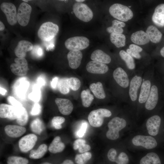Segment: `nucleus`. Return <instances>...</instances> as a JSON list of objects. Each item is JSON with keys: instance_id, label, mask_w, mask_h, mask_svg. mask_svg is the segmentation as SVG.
I'll return each instance as SVG.
<instances>
[{"instance_id": "obj_45", "label": "nucleus", "mask_w": 164, "mask_h": 164, "mask_svg": "<svg viewBox=\"0 0 164 164\" xmlns=\"http://www.w3.org/2000/svg\"><path fill=\"white\" fill-rule=\"evenodd\" d=\"M65 121V118L63 117L55 116L52 120V125L56 129H59L62 128L61 124Z\"/></svg>"}, {"instance_id": "obj_13", "label": "nucleus", "mask_w": 164, "mask_h": 164, "mask_svg": "<svg viewBox=\"0 0 164 164\" xmlns=\"http://www.w3.org/2000/svg\"><path fill=\"white\" fill-rule=\"evenodd\" d=\"M159 97V90L158 84L152 83L150 94L145 104V108L148 111L155 109L158 104Z\"/></svg>"}, {"instance_id": "obj_1", "label": "nucleus", "mask_w": 164, "mask_h": 164, "mask_svg": "<svg viewBox=\"0 0 164 164\" xmlns=\"http://www.w3.org/2000/svg\"><path fill=\"white\" fill-rule=\"evenodd\" d=\"M127 125V122L123 118L115 117L108 123V130L106 133L107 137L111 140H115L119 137V132L125 128Z\"/></svg>"}, {"instance_id": "obj_49", "label": "nucleus", "mask_w": 164, "mask_h": 164, "mask_svg": "<svg viewBox=\"0 0 164 164\" xmlns=\"http://www.w3.org/2000/svg\"><path fill=\"white\" fill-rule=\"evenodd\" d=\"M7 99L9 102L12 106L18 108H21L23 107L22 104L13 97L9 96Z\"/></svg>"}, {"instance_id": "obj_56", "label": "nucleus", "mask_w": 164, "mask_h": 164, "mask_svg": "<svg viewBox=\"0 0 164 164\" xmlns=\"http://www.w3.org/2000/svg\"><path fill=\"white\" fill-rule=\"evenodd\" d=\"M5 28V26L3 22L1 21H0V30L2 31Z\"/></svg>"}, {"instance_id": "obj_37", "label": "nucleus", "mask_w": 164, "mask_h": 164, "mask_svg": "<svg viewBox=\"0 0 164 164\" xmlns=\"http://www.w3.org/2000/svg\"><path fill=\"white\" fill-rule=\"evenodd\" d=\"M81 98L83 106L86 108L89 107L94 99V96L88 89L84 90L81 93Z\"/></svg>"}, {"instance_id": "obj_59", "label": "nucleus", "mask_w": 164, "mask_h": 164, "mask_svg": "<svg viewBox=\"0 0 164 164\" xmlns=\"http://www.w3.org/2000/svg\"><path fill=\"white\" fill-rule=\"evenodd\" d=\"M40 164H52L48 162H44L42 163H41Z\"/></svg>"}, {"instance_id": "obj_4", "label": "nucleus", "mask_w": 164, "mask_h": 164, "mask_svg": "<svg viewBox=\"0 0 164 164\" xmlns=\"http://www.w3.org/2000/svg\"><path fill=\"white\" fill-rule=\"evenodd\" d=\"M111 112L105 108H99L91 111L89 114L88 119L91 125L94 127H99L103 124L104 118L109 117Z\"/></svg>"}, {"instance_id": "obj_25", "label": "nucleus", "mask_w": 164, "mask_h": 164, "mask_svg": "<svg viewBox=\"0 0 164 164\" xmlns=\"http://www.w3.org/2000/svg\"><path fill=\"white\" fill-rule=\"evenodd\" d=\"M131 39L133 43L138 45H144L150 41L147 34L142 30L133 33L131 36Z\"/></svg>"}, {"instance_id": "obj_36", "label": "nucleus", "mask_w": 164, "mask_h": 164, "mask_svg": "<svg viewBox=\"0 0 164 164\" xmlns=\"http://www.w3.org/2000/svg\"><path fill=\"white\" fill-rule=\"evenodd\" d=\"M119 55L121 59L125 62L127 67L130 70L135 67V63L133 57L124 50H121Z\"/></svg>"}, {"instance_id": "obj_5", "label": "nucleus", "mask_w": 164, "mask_h": 164, "mask_svg": "<svg viewBox=\"0 0 164 164\" xmlns=\"http://www.w3.org/2000/svg\"><path fill=\"white\" fill-rule=\"evenodd\" d=\"M66 47L70 51L80 50L86 48L89 45V40L86 37L76 36L70 38L65 42Z\"/></svg>"}, {"instance_id": "obj_19", "label": "nucleus", "mask_w": 164, "mask_h": 164, "mask_svg": "<svg viewBox=\"0 0 164 164\" xmlns=\"http://www.w3.org/2000/svg\"><path fill=\"white\" fill-rule=\"evenodd\" d=\"M86 69L89 73L98 74H104L109 70L108 66L106 64L94 61H90L88 63Z\"/></svg>"}, {"instance_id": "obj_31", "label": "nucleus", "mask_w": 164, "mask_h": 164, "mask_svg": "<svg viewBox=\"0 0 164 164\" xmlns=\"http://www.w3.org/2000/svg\"><path fill=\"white\" fill-rule=\"evenodd\" d=\"M89 88L97 98L102 99L105 98L106 94L101 82H98L96 83H92L90 85Z\"/></svg>"}, {"instance_id": "obj_40", "label": "nucleus", "mask_w": 164, "mask_h": 164, "mask_svg": "<svg viewBox=\"0 0 164 164\" xmlns=\"http://www.w3.org/2000/svg\"><path fill=\"white\" fill-rule=\"evenodd\" d=\"M57 86L59 90L64 94H68L70 91V87L67 81V78H62L58 81Z\"/></svg>"}, {"instance_id": "obj_10", "label": "nucleus", "mask_w": 164, "mask_h": 164, "mask_svg": "<svg viewBox=\"0 0 164 164\" xmlns=\"http://www.w3.org/2000/svg\"><path fill=\"white\" fill-rule=\"evenodd\" d=\"M143 81L142 76L135 74L130 81L128 87V95L130 101L133 102L138 101V92Z\"/></svg>"}, {"instance_id": "obj_55", "label": "nucleus", "mask_w": 164, "mask_h": 164, "mask_svg": "<svg viewBox=\"0 0 164 164\" xmlns=\"http://www.w3.org/2000/svg\"><path fill=\"white\" fill-rule=\"evenodd\" d=\"M0 94L2 95H5L7 92V91L1 87H0Z\"/></svg>"}, {"instance_id": "obj_28", "label": "nucleus", "mask_w": 164, "mask_h": 164, "mask_svg": "<svg viewBox=\"0 0 164 164\" xmlns=\"http://www.w3.org/2000/svg\"><path fill=\"white\" fill-rule=\"evenodd\" d=\"M146 33L152 42L157 43L159 42L162 37V34L155 26L150 25L148 27Z\"/></svg>"}, {"instance_id": "obj_57", "label": "nucleus", "mask_w": 164, "mask_h": 164, "mask_svg": "<svg viewBox=\"0 0 164 164\" xmlns=\"http://www.w3.org/2000/svg\"><path fill=\"white\" fill-rule=\"evenodd\" d=\"M160 53L161 55L164 57V46L161 49L160 51Z\"/></svg>"}, {"instance_id": "obj_7", "label": "nucleus", "mask_w": 164, "mask_h": 164, "mask_svg": "<svg viewBox=\"0 0 164 164\" xmlns=\"http://www.w3.org/2000/svg\"><path fill=\"white\" fill-rule=\"evenodd\" d=\"M25 108H18L5 104L0 105V117L10 120L16 119L23 112Z\"/></svg>"}, {"instance_id": "obj_24", "label": "nucleus", "mask_w": 164, "mask_h": 164, "mask_svg": "<svg viewBox=\"0 0 164 164\" xmlns=\"http://www.w3.org/2000/svg\"><path fill=\"white\" fill-rule=\"evenodd\" d=\"M152 20L157 26H164V4H160L155 8Z\"/></svg>"}, {"instance_id": "obj_8", "label": "nucleus", "mask_w": 164, "mask_h": 164, "mask_svg": "<svg viewBox=\"0 0 164 164\" xmlns=\"http://www.w3.org/2000/svg\"><path fill=\"white\" fill-rule=\"evenodd\" d=\"M132 142L134 145L141 146L147 149L155 148L158 145L156 140L150 136L136 135L133 138Z\"/></svg>"}, {"instance_id": "obj_46", "label": "nucleus", "mask_w": 164, "mask_h": 164, "mask_svg": "<svg viewBox=\"0 0 164 164\" xmlns=\"http://www.w3.org/2000/svg\"><path fill=\"white\" fill-rule=\"evenodd\" d=\"M28 119L27 111L25 108L22 113L16 119L17 123L21 126L25 125L27 123Z\"/></svg>"}, {"instance_id": "obj_2", "label": "nucleus", "mask_w": 164, "mask_h": 164, "mask_svg": "<svg viewBox=\"0 0 164 164\" xmlns=\"http://www.w3.org/2000/svg\"><path fill=\"white\" fill-rule=\"evenodd\" d=\"M109 12L114 18L122 22H127L133 16V13L128 6L119 3L113 4L109 8Z\"/></svg>"}, {"instance_id": "obj_58", "label": "nucleus", "mask_w": 164, "mask_h": 164, "mask_svg": "<svg viewBox=\"0 0 164 164\" xmlns=\"http://www.w3.org/2000/svg\"><path fill=\"white\" fill-rule=\"evenodd\" d=\"M78 3H81L85 1L84 0H76Z\"/></svg>"}, {"instance_id": "obj_9", "label": "nucleus", "mask_w": 164, "mask_h": 164, "mask_svg": "<svg viewBox=\"0 0 164 164\" xmlns=\"http://www.w3.org/2000/svg\"><path fill=\"white\" fill-rule=\"evenodd\" d=\"M162 120L160 116L155 114L147 120L146 125L149 134L152 136L158 135L161 131Z\"/></svg>"}, {"instance_id": "obj_20", "label": "nucleus", "mask_w": 164, "mask_h": 164, "mask_svg": "<svg viewBox=\"0 0 164 164\" xmlns=\"http://www.w3.org/2000/svg\"><path fill=\"white\" fill-rule=\"evenodd\" d=\"M55 102L60 112L63 114L68 115L72 112L73 105L69 99L57 98L55 99Z\"/></svg>"}, {"instance_id": "obj_48", "label": "nucleus", "mask_w": 164, "mask_h": 164, "mask_svg": "<svg viewBox=\"0 0 164 164\" xmlns=\"http://www.w3.org/2000/svg\"><path fill=\"white\" fill-rule=\"evenodd\" d=\"M31 52L32 54L39 57L42 56L43 54V49L38 45H36L33 46Z\"/></svg>"}, {"instance_id": "obj_6", "label": "nucleus", "mask_w": 164, "mask_h": 164, "mask_svg": "<svg viewBox=\"0 0 164 164\" xmlns=\"http://www.w3.org/2000/svg\"><path fill=\"white\" fill-rule=\"evenodd\" d=\"M73 9L76 17L83 21L89 22L93 17V14L92 10L85 4L76 3L73 5Z\"/></svg>"}, {"instance_id": "obj_44", "label": "nucleus", "mask_w": 164, "mask_h": 164, "mask_svg": "<svg viewBox=\"0 0 164 164\" xmlns=\"http://www.w3.org/2000/svg\"><path fill=\"white\" fill-rule=\"evenodd\" d=\"M67 81L70 88L76 91L80 87L81 83L79 79L76 77H71L67 78Z\"/></svg>"}, {"instance_id": "obj_33", "label": "nucleus", "mask_w": 164, "mask_h": 164, "mask_svg": "<svg viewBox=\"0 0 164 164\" xmlns=\"http://www.w3.org/2000/svg\"><path fill=\"white\" fill-rule=\"evenodd\" d=\"M47 146L45 144L40 145L36 149L31 150L29 154L30 158L37 159L42 158L46 152L47 151Z\"/></svg>"}, {"instance_id": "obj_35", "label": "nucleus", "mask_w": 164, "mask_h": 164, "mask_svg": "<svg viewBox=\"0 0 164 164\" xmlns=\"http://www.w3.org/2000/svg\"><path fill=\"white\" fill-rule=\"evenodd\" d=\"M86 141L82 139H78L75 140L73 143V147L74 150L78 149L80 153L87 152L91 149L90 146L86 144Z\"/></svg>"}, {"instance_id": "obj_39", "label": "nucleus", "mask_w": 164, "mask_h": 164, "mask_svg": "<svg viewBox=\"0 0 164 164\" xmlns=\"http://www.w3.org/2000/svg\"><path fill=\"white\" fill-rule=\"evenodd\" d=\"M142 50V48L138 46L131 44L129 46V49L126 50V52L132 57L139 59L141 57L139 53Z\"/></svg>"}, {"instance_id": "obj_51", "label": "nucleus", "mask_w": 164, "mask_h": 164, "mask_svg": "<svg viewBox=\"0 0 164 164\" xmlns=\"http://www.w3.org/2000/svg\"><path fill=\"white\" fill-rule=\"evenodd\" d=\"M45 80L42 77H39L37 80V84L40 87L43 86L45 84Z\"/></svg>"}, {"instance_id": "obj_12", "label": "nucleus", "mask_w": 164, "mask_h": 164, "mask_svg": "<svg viewBox=\"0 0 164 164\" xmlns=\"http://www.w3.org/2000/svg\"><path fill=\"white\" fill-rule=\"evenodd\" d=\"M2 11L5 15L8 23L11 26L15 24L17 22V13L16 7L11 3L4 2L0 5Z\"/></svg>"}, {"instance_id": "obj_41", "label": "nucleus", "mask_w": 164, "mask_h": 164, "mask_svg": "<svg viewBox=\"0 0 164 164\" xmlns=\"http://www.w3.org/2000/svg\"><path fill=\"white\" fill-rule=\"evenodd\" d=\"M91 157L92 154L90 152H86L76 155L75 158V161L77 164H86Z\"/></svg>"}, {"instance_id": "obj_11", "label": "nucleus", "mask_w": 164, "mask_h": 164, "mask_svg": "<svg viewBox=\"0 0 164 164\" xmlns=\"http://www.w3.org/2000/svg\"><path fill=\"white\" fill-rule=\"evenodd\" d=\"M32 8L28 4L23 2L19 5L17 13V20L21 26H27L29 21Z\"/></svg>"}, {"instance_id": "obj_22", "label": "nucleus", "mask_w": 164, "mask_h": 164, "mask_svg": "<svg viewBox=\"0 0 164 164\" xmlns=\"http://www.w3.org/2000/svg\"><path fill=\"white\" fill-rule=\"evenodd\" d=\"M33 46L30 42L26 40L20 41L15 49V53L18 57L24 58L27 52L31 51Z\"/></svg>"}, {"instance_id": "obj_18", "label": "nucleus", "mask_w": 164, "mask_h": 164, "mask_svg": "<svg viewBox=\"0 0 164 164\" xmlns=\"http://www.w3.org/2000/svg\"><path fill=\"white\" fill-rule=\"evenodd\" d=\"M152 85L151 79L146 78L143 79L138 98L139 104H145L150 94Z\"/></svg>"}, {"instance_id": "obj_27", "label": "nucleus", "mask_w": 164, "mask_h": 164, "mask_svg": "<svg viewBox=\"0 0 164 164\" xmlns=\"http://www.w3.org/2000/svg\"><path fill=\"white\" fill-rule=\"evenodd\" d=\"M139 164H162V163L160 157L157 153L150 152L141 159Z\"/></svg>"}, {"instance_id": "obj_52", "label": "nucleus", "mask_w": 164, "mask_h": 164, "mask_svg": "<svg viewBox=\"0 0 164 164\" xmlns=\"http://www.w3.org/2000/svg\"><path fill=\"white\" fill-rule=\"evenodd\" d=\"M58 78L56 77L53 79L51 82V85L52 88L55 89L56 87V86L58 83Z\"/></svg>"}, {"instance_id": "obj_17", "label": "nucleus", "mask_w": 164, "mask_h": 164, "mask_svg": "<svg viewBox=\"0 0 164 164\" xmlns=\"http://www.w3.org/2000/svg\"><path fill=\"white\" fill-rule=\"evenodd\" d=\"M107 157L110 161L116 164H128L129 162V157L125 152H121L118 155L116 150L113 148L109 150Z\"/></svg>"}, {"instance_id": "obj_32", "label": "nucleus", "mask_w": 164, "mask_h": 164, "mask_svg": "<svg viewBox=\"0 0 164 164\" xmlns=\"http://www.w3.org/2000/svg\"><path fill=\"white\" fill-rule=\"evenodd\" d=\"M110 40L117 48L123 47L125 45L126 37L125 35L122 33H111Z\"/></svg>"}, {"instance_id": "obj_3", "label": "nucleus", "mask_w": 164, "mask_h": 164, "mask_svg": "<svg viewBox=\"0 0 164 164\" xmlns=\"http://www.w3.org/2000/svg\"><path fill=\"white\" fill-rule=\"evenodd\" d=\"M59 30V27L57 25L51 22H46L40 26L37 32V35L43 42L49 41L54 39Z\"/></svg>"}, {"instance_id": "obj_29", "label": "nucleus", "mask_w": 164, "mask_h": 164, "mask_svg": "<svg viewBox=\"0 0 164 164\" xmlns=\"http://www.w3.org/2000/svg\"><path fill=\"white\" fill-rule=\"evenodd\" d=\"M65 148V145L61 141L59 136L56 137L50 144L48 150L52 153H56L63 151Z\"/></svg>"}, {"instance_id": "obj_16", "label": "nucleus", "mask_w": 164, "mask_h": 164, "mask_svg": "<svg viewBox=\"0 0 164 164\" xmlns=\"http://www.w3.org/2000/svg\"><path fill=\"white\" fill-rule=\"evenodd\" d=\"M113 78L116 83L121 87L126 89L129 87L130 80L127 73L122 68L118 67L113 73Z\"/></svg>"}, {"instance_id": "obj_43", "label": "nucleus", "mask_w": 164, "mask_h": 164, "mask_svg": "<svg viewBox=\"0 0 164 164\" xmlns=\"http://www.w3.org/2000/svg\"><path fill=\"white\" fill-rule=\"evenodd\" d=\"M28 162L27 159L18 156H10L7 160V164H27Z\"/></svg>"}, {"instance_id": "obj_14", "label": "nucleus", "mask_w": 164, "mask_h": 164, "mask_svg": "<svg viewBox=\"0 0 164 164\" xmlns=\"http://www.w3.org/2000/svg\"><path fill=\"white\" fill-rule=\"evenodd\" d=\"M15 63L11 64L10 68L11 71L15 75L20 76L26 75L28 71V65L24 58L17 57L15 58Z\"/></svg>"}, {"instance_id": "obj_26", "label": "nucleus", "mask_w": 164, "mask_h": 164, "mask_svg": "<svg viewBox=\"0 0 164 164\" xmlns=\"http://www.w3.org/2000/svg\"><path fill=\"white\" fill-rule=\"evenodd\" d=\"M91 58L93 61L105 64L109 63L111 60L110 56L100 50H94L92 53Z\"/></svg>"}, {"instance_id": "obj_38", "label": "nucleus", "mask_w": 164, "mask_h": 164, "mask_svg": "<svg viewBox=\"0 0 164 164\" xmlns=\"http://www.w3.org/2000/svg\"><path fill=\"white\" fill-rule=\"evenodd\" d=\"M30 128L33 132L40 135L44 129L42 121L38 118L35 119L31 123Z\"/></svg>"}, {"instance_id": "obj_54", "label": "nucleus", "mask_w": 164, "mask_h": 164, "mask_svg": "<svg viewBox=\"0 0 164 164\" xmlns=\"http://www.w3.org/2000/svg\"><path fill=\"white\" fill-rule=\"evenodd\" d=\"M60 164H74V163L73 161L71 160L66 159Z\"/></svg>"}, {"instance_id": "obj_42", "label": "nucleus", "mask_w": 164, "mask_h": 164, "mask_svg": "<svg viewBox=\"0 0 164 164\" xmlns=\"http://www.w3.org/2000/svg\"><path fill=\"white\" fill-rule=\"evenodd\" d=\"M40 87L36 84L32 88V91L28 95V97L32 101L36 102H38L41 97Z\"/></svg>"}, {"instance_id": "obj_60", "label": "nucleus", "mask_w": 164, "mask_h": 164, "mask_svg": "<svg viewBox=\"0 0 164 164\" xmlns=\"http://www.w3.org/2000/svg\"><path fill=\"white\" fill-rule=\"evenodd\" d=\"M24 2H28L29 0H22Z\"/></svg>"}, {"instance_id": "obj_50", "label": "nucleus", "mask_w": 164, "mask_h": 164, "mask_svg": "<svg viewBox=\"0 0 164 164\" xmlns=\"http://www.w3.org/2000/svg\"><path fill=\"white\" fill-rule=\"evenodd\" d=\"M41 108L40 105L38 103H36L34 105L31 111L30 114L32 115H36L40 114Z\"/></svg>"}, {"instance_id": "obj_47", "label": "nucleus", "mask_w": 164, "mask_h": 164, "mask_svg": "<svg viewBox=\"0 0 164 164\" xmlns=\"http://www.w3.org/2000/svg\"><path fill=\"white\" fill-rule=\"evenodd\" d=\"M87 127V123L86 122H83L81 124L79 128L76 132L75 135L77 137H82L84 135Z\"/></svg>"}, {"instance_id": "obj_15", "label": "nucleus", "mask_w": 164, "mask_h": 164, "mask_svg": "<svg viewBox=\"0 0 164 164\" xmlns=\"http://www.w3.org/2000/svg\"><path fill=\"white\" fill-rule=\"evenodd\" d=\"M37 140V136L33 134L24 136L19 142L20 151L23 152H26L31 150L35 145Z\"/></svg>"}, {"instance_id": "obj_30", "label": "nucleus", "mask_w": 164, "mask_h": 164, "mask_svg": "<svg viewBox=\"0 0 164 164\" xmlns=\"http://www.w3.org/2000/svg\"><path fill=\"white\" fill-rule=\"evenodd\" d=\"M15 91L19 96L23 97L26 94L29 86V83L24 78H21L16 83Z\"/></svg>"}, {"instance_id": "obj_21", "label": "nucleus", "mask_w": 164, "mask_h": 164, "mask_svg": "<svg viewBox=\"0 0 164 164\" xmlns=\"http://www.w3.org/2000/svg\"><path fill=\"white\" fill-rule=\"evenodd\" d=\"M67 58L70 67L73 69H76L80 64L82 54L80 50L70 51L67 54Z\"/></svg>"}, {"instance_id": "obj_23", "label": "nucleus", "mask_w": 164, "mask_h": 164, "mask_svg": "<svg viewBox=\"0 0 164 164\" xmlns=\"http://www.w3.org/2000/svg\"><path fill=\"white\" fill-rule=\"evenodd\" d=\"M6 134L12 138H17L24 134L26 131L25 128L15 125H8L4 128Z\"/></svg>"}, {"instance_id": "obj_34", "label": "nucleus", "mask_w": 164, "mask_h": 164, "mask_svg": "<svg viewBox=\"0 0 164 164\" xmlns=\"http://www.w3.org/2000/svg\"><path fill=\"white\" fill-rule=\"evenodd\" d=\"M112 25L108 27L107 31L109 33H122L123 32L122 27L125 26V23L123 22L114 20L112 22Z\"/></svg>"}, {"instance_id": "obj_53", "label": "nucleus", "mask_w": 164, "mask_h": 164, "mask_svg": "<svg viewBox=\"0 0 164 164\" xmlns=\"http://www.w3.org/2000/svg\"><path fill=\"white\" fill-rule=\"evenodd\" d=\"M53 40L49 41L44 42H46L45 45H46L47 50H50L54 47V44L52 43Z\"/></svg>"}]
</instances>
